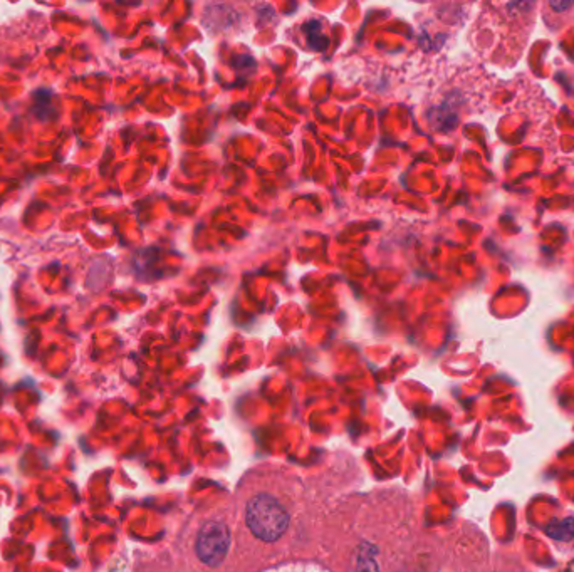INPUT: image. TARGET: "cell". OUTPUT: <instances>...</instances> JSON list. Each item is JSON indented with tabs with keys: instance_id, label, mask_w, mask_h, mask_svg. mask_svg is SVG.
I'll use <instances>...</instances> for the list:
<instances>
[{
	"instance_id": "6da1fadb",
	"label": "cell",
	"mask_w": 574,
	"mask_h": 572,
	"mask_svg": "<svg viewBox=\"0 0 574 572\" xmlns=\"http://www.w3.org/2000/svg\"><path fill=\"white\" fill-rule=\"evenodd\" d=\"M286 509L271 495H257L247 503V525L252 534L265 542H274L286 532Z\"/></svg>"
},
{
	"instance_id": "7a4b0ae2",
	"label": "cell",
	"mask_w": 574,
	"mask_h": 572,
	"mask_svg": "<svg viewBox=\"0 0 574 572\" xmlns=\"http://www.w3.org/2000/svg\"><path fill=\"white\" fill-rule=\"evenodd\" d=\"M230 548L228 529L220 522H208L200 530L197 540V554L208 566H218L227 556Z\"/></svg>"
},
{
	"instance_id": "5b68a950",
	"label": "cell",
	"mask_w": 574,
	"mask_h": 572,
	"mask_svg": "<svg viewBox=\"0 0 574 572\" xmlns=\"http://www.w3.org/2000/svg\"><path fill=\"white\" fill-rule=\"evenodd\" d=\"M267 572H326L318 567V566H312V564H287V566H281V567H275Z\"/></svg>"
},
{
	"instance_id": "3957f363",
	"label": "cell",
	"mask_w": 574,
	"mask_h": 572,
	"mask_svg": "<svg viewBox=\"0 0 574 572\" xmlns=\"http://www.w3.org/2000/svg\"><path fill=\"white\" fill-rule=\"evenodd\" d=\"M301 31H302V34L306 37L308 44H310L314 51L321 52V51L328 48L329 41H328V36L324 34L323 27H321V24H319L318 21L306 23V24L301 27Z\"/></svg>"
},
{
	"instance_id": "8992f818",
	"label": "cell",
	"mask_w": 574,
	"mask_h": 572,
	"mask_svg": "<svg viewBox=\"0 0 574 572\" xmlns=\"http://www.w3.org/2000/svg\"><path fill=\"white\" fill-rule=\"evenodd\" d=\"M356 572H378L376 571V566L371 559H361L358 562V569Z\"/></svg>"
},
{
	"instance_id": "277c9868",
	"label": "cell",
	"mask_w": 574,
	"mask_h": 572,
	"mask_svg": "<svg viewBox=\"0 0 574 572\" xmlns=\"http://www.w3.org/2000/svg\"><path fill=\"white\" fill-rule=\"evenodd\" d=\"M546 534L556 540H569L574 537V519H566L558 524H552L546 529Z\"/></svg>"
},
{
	"instance_id": "52a82bcc",
	"label": "cell",
	"mask_w": 574,
	"mask_h": 572,
	"mask_svg": "<svg viewBox=\"0 0 574 572\" xmlns=\"http://www.w3.org/2000/svg\"><path fill=\"white\" fill-rule=\"evenodd\" d=\"M571 5H573V2H556V0H552V2H551V7H552L554 11H558V13L569 9Z\"/></svg>"
}]
</instances>
